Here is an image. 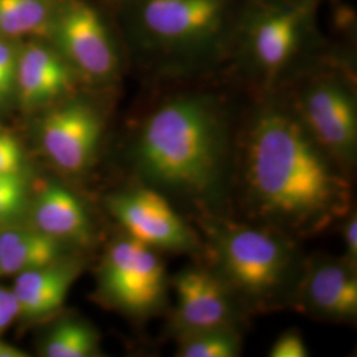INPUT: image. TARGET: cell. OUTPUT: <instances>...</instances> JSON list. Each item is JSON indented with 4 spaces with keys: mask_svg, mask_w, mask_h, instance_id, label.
Instances as JSON below:
<instances>
[{
    "mask_svg": "<svg viewBox=\"0 0 357 357\" xmlns=\"http://www.w3.org/2000/svg\"><path fill=\"white\" fill-rule=\"evenodd\" d=\"M107 206L126 236L158 252L202 255L200 234L181 217L162 192L142 183L119 192Z\"/></svg>",
    "mask_w": 357,
    "mask_h": 357,
    "instance_id": "5b68a950",
    "label": "cell"
},
{
    "mask_svg": "<svg viewBox=\"0 0 357 357\" xmlns=\"http://www.w3.org/2000/svg\"><path fill=\"white\" fill-rule=\"evenodd\" d=\"M291 308L314 319L352 323L357 317L356 265L344 257L305 258Z\"/></svg>",
    "mask_w": 357,
    "mask_h": 357,
    "instance_id": "ba28073f",
    "label": "cell"
},
{
    "mask_svg": "<svg viewBox=\"0 0 357 357\" xmlns=\"http://www.w3.org/2000/svg\"><path fill=\"white\" fill-rule=\"evenodd\" d=\"M81 265L59 261L50 266L19 274L13 286L17 317L36 319L51 315L64 305Z\"/></svg>",
    "mask_w": 357,
    "mask_h": 357,
    "instance_id": "7c38bea8",
    "label": "cell"
},
{
    "mask_svg": "<svg viewBox=\"0 0 357 357\" xmlns=\"http://www.w3.org/2000/svg\"><path fill=\"white\" fill-rule=\"evenodd\" d=\"M234 150L216 103L204 96H180L146 118L134 159L144 184L190 206L195 216H206L221 213Z\"/></svg>",
    "mask_w": 357,
    "mask_h": 357,
    "instance_id": "7a4b0ae2",
    "label": "cell"
},
{
    "mask_svg": "<svg viewBox=\"0 0 357 357\" xmlns=\"http://www.w3.org/2000/svg\"><path fill=\"white\" fill-rule=\"evenodd\" d=\"M13 88L11 84H8L7 81H4L3 78H0V98H3L4 96H7L10 93V90Z\"/></svg>",
    "mask_w": 357,
    "mask_h": 357,
    "instance_id": "4316f807",
    "label": "cell"
},
{
    "mask_svg": "<svg viewBox=\"0 0 357 357\" xmlns=\"http://www.w3.org/2000/svg\"><path fill=\"white\" fill-rule=\"evenodd\" d=\"M16 66L17 63L13 51L0 43V78L13 85L16 78Z\"/></svg>",
    "mask_w": 357,
    "mask_h": 357,
    "instance_id": "d4e9b609",
    "label": "cell"
},
{
    "mask_svg": "<svg viewBox=\"0 0 357 357\" xmlns=\"http://www.w3.org/2000/svg\"><path fill=\"white\" fill-rule=\"evenodd\" d=\"M98 335L82 320L66 319L53 327L44 343L48 357H89L98 351Z\"/></svg>",
    "mask_w": 357,
    "mask_h": 357,
    "instance_id": "e0dca14e",
    "label": "cell"
},
{
    "mask_svg": "<svg viewBox=\"0 0 357 357\" xmlns=\"http://www.w3.org/2000/svg\"><path fill=\"white\" fill-rule=\"evenodd\" d=\"M63 245L38 229L4 231L0 234V274H22L56 264Z\"/></svg>",
    "mask_w": 357,
    "mask_h": 357,
    "instance_id": "2e32d148",
    "label": "cell"
},
{
    "mask_svg": "<svg viewBox=\"0 0 357 357\" xmlns=\"http://www.w3.org/2000/svg\"><path fill=\"white\" fill-rule=\"evenodd\" d=\"M48 0H0V32L22 36L44 31L50 23Z\"/></svg>",
    "mask_w": 357,
    "mask_h": 357,
    "instance_id": "ac0fdd59",
    "label": "cell"
},
{
    "mask_svg": "<svg viewBox=\"0 0 357 357\" xmlns=\"http://www.w3.org/2000/svg\"><path fill=\"white\" fill-rule=\"evenodd\" d=\"M22 172L23 151L19 142L8 132H0V174Z\"/></svg>",
    "mask_w": 357,
    "mask_h": 357,
    "instance_id": "44dd1931",
    "label": "cell"
},
{
    "mask_svg": "<svg viewBox=\"0 0 357 357\" xmlns=\"http://www.w3.org/2000/svg\"><path fill=\"white\" fill-rule=\"evenodd\" d=\"M59 43L69 61L84 75L106 79L116 69L112 41L98 13L84 3H72L56 23Z\"/></svg>",
    "mask_w": 357,
    "mask_h": 357,
    "instance_id": "30bf717a",
    "label": "cell"
},
{
    "mask_svg": "<svg viewBox=\"0 0 357 357\" xmlns=\"http://www.w3.org/2000/svg\"><path fill=\"white\" fill-rule=\"evenodd\" d=\"M16 79L20 98L28 106L48 102L72 88V73L63 59L51 50L31 45L23 52Z\"/></svg>",
    "mask_w": 357,
    "mask_h": 357,
    "instance_id": "5bb4252c",
    "label": "cell"
},
{
    "mask_svg": "<svg viewBox=\"0 0 357 357\" xmlns=\"http://www.w3.org/2000/svg\"><path fill=\"white\" fill-rule=\"evenodd\" d=\"M243 352V336L236 327L199 332L178 340V357H236Z\"/></svg>",
    "mask_w": 357,
    "mask_h": 357,
    "instance_id": "d6986e66",
    "label": "cell"
},
{
    "mask_svg": "<svg viewBox=\"0 0 357 357\" xmlns=\"http://www.w3.org/2000/svg\"><path fill=\"white\" fill-rule=\"evenodd\" d=\"M342 236L344 243L343 257L357 266V216L355 211H351L342 220Z\"/></svg>",
    "mask_w": 357,
    "mask_h": 357,
    "instance_id": "603a6c76",
    "label": "cell"
},
{
    "mask_svg": "<svg viewBox=\"0 0 357 357\" xmlns=\"http://www.w3.org/2000/svg\"><path fill=\"white\" fill-rule=\"evenodd\" d=\"M26 352L15 345L4 343L0 340V357H26Z\"/></svg>",
    "mask_w": 357,
    "mask_h": 357,
    "instance_id": "484cf974",
    "label": "cell"
},
{
    "mask_svg": "<svg viewBox=\"0 0 357 357\" xmlns=\"http://www.w3.org/2000/svg\"><path fill=\"white\" fill-rule=\"evenodd\" d=\"M301 15L296 10L270 13L255 26L252 48L255 63L273 78L291 60L299 38Z\"/></svg>",
    "mask_w": 357,
    "mask_h": 357,
    "instance_id": "9a60e30c",
    "label": "cell"
},
{
    "mask_svg": "<svg viewBox=\"0 0 357 357\" xmlns=\"http://www.w3.org/2000/svg\"><path fill=\"white\" fill-rule=\"evenodd\" d=\"M296 115L310 135L349 174L356 163L357 107L343 84L320 79L302 94Z\"/></svg>",
    "mask_w": 357,
    "mask_h": 357,
    "instance_id": "52a82bcc",
    "label": "cell"
},
{
    "mask_svg": "<svg viewBox=\"0 0 357 357\" xmlns=\"http://www.w3.org/2000/svg\"><path fill=\"white\" fill-rule=\"evenodd\" d=\"M196 221L205 265L246 312L291 307L305 265L294 237L268 224L241 222L222 213L197 216Z\"/></svg>",
    "mask_w": 357,
    "mask_h": 357,
    "instance_id": "3957f363",
    "label": "cell"
},
{
    "mask_svg": "<svg viewBox=\"0 0 357 357\" xmlns=\"http://www.w3.org/2000/svg\"><path fill=\"white\" fill-rule=\"evenodd\" d=\"M221 13V0H149L143 8V20L156 38L188 43L212 32Z\"/></svg>",
    "mask_w": 357,
    "mask_h": 357,
    "instance_id": "8fae6325",
    "label": "cell"
},
{
    "mask_svg": "<svg viewBox=\"0 0 357 357\" xmlns=\"http://www.w3.org/2000/svg\"><path fill=\"white\" fill-rule=\"evenodd\" d=\"M17 317V302L15 294L0 287V333Z\"/></svg>",
    "mask_w": 357,
    "mask_h": 357,
    "instance_id": "cb8c5ba5",
    "label": "cell"
},
{
    "mask_svg": "<svg viewBox=\"0 0 357 357\" xmlns=\"http://www.w3.org/2000/svg\"><path fill=\"white\" fill-rule=\"evenodd\" d=\"M237 162L253 218L294 238L320 234L352 211L349 174L294 112L278 106L258 112L243 134Z\"/></svg>",
    "mask_w": 357,
    "mask_h": 357,
    "instance_id": "6da1fadb",
    "label": "cell"
},
{
    "mask_svg": "<svg viewBox=\"0 0 357 357\" xmlns=\"http://www.w3.org/2000/svg\"><path fill=\"white\" fill-rule=\"evenodd\" d=\"M169 277L160 252L131 237L112 243L103 255L98 291L103 302L132 319H151L168 303Z\"/></svg>",
    "mask_w": 357,
    "mask_h": 357,
    "instance_id": "277c9868",
    "label": "cell"
},
{
    "mask_svg": "<svg viewBox=\"0 0 357 357\" xmlns=\"http://www.w3.org/2000/svg\"><path fill=\"white\" fill-rule=\"evenodd\" d=\"M270 357H308L310 351L301 332L287 330L274 342L268 351Z\"/></svg>",
    "mask_w": 357,
    "mask_h": 357,
    "instance_id": "7402d4cb",
    "label": "cell"
},
{
    "mask_svg": "<svg viewBox=\"0 0 357 357\" xmlns=\"http://www.w3.org/2000/svg\"><path fill=\"white\" fill-rule=\"evenodd\" d=\"M101 135L100 115L82 102L68 103L53 110L41 128L44 151L68 174H81L93 163Z\"/></svg>",
    "mask_w": 357,
    "mask_h": 357,
    "instance_id": "9c48e42d",
    "label": "cell"
},
{
    "mask_svg": "<svg viewBox=\"0 0 357 357\" xmlns=\"http://www.w3.org/2000/svg\"><path fill=\"white\" fill-rule=\"evenodd\" d=\"M175 306L169 318V332L183 339L217 328H238L246 311L228 286L206 265L181 268L169 278Z\"/></svg>",
    "mask_w": 357,
    "mask_h": 357,
    "instance_id": "8992f818",
    "label": "cell"
},
{
    "mask_svg": "<svg viewBox=\"0 0 357 357\" xmlns=\"http://www.w3.org/2000/svg\"><path fill=\"white\" fill-rule=\"evenodd\" d=\"M35 218L38 230L61 243L88 245L93 238V224L85 205L63 185L50 184L41 190Z\"/></svg>",
    "mask_w": 357,
    "mask_h": 357,
    "instance_id": "4fadbf2b",
    "label": "cell"
},
{
    "mask_svg": "<svg viewBox=\"0 0 357 357\" xmlns=\"http://www.w3.org/2000/svg\"><path fill=\"white\" fill-rule=\"evenodd\" d=\"M26 196L22 174H0V221L16 216L24 206Z\"/></svg>",
    "mask_w": 357,
    "mask_h": 357,
    "instance_id": "ffe728a7",
    "label": "cell"
}]
</instances>
